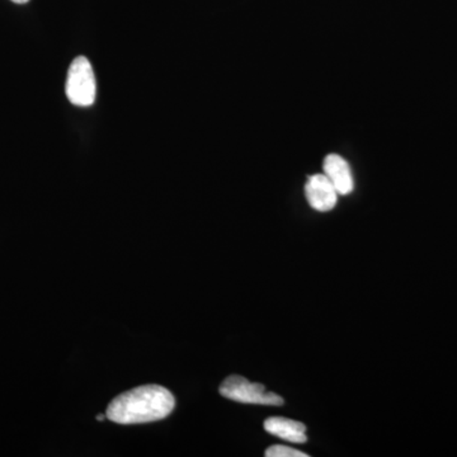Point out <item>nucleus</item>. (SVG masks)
<instances>
[{"mask_svg":"<svg viewBox=\"0 0 457 457\" xmlns=\"http://www.w3.org/2000/svg\"><path fill=\"white\" fill-rule=\"evenodd\" d=\"M176 399L167 387L144 385L120 394L108 404L106 416L119 425H140L170 416Z\"/></svg>","mask_w":457,"mask_h":457,"instance_id":"1","label":"nucleus"},{"mask_svg":"<svg viewBox=\"0 0 457 457\" xmlns=\"http://www.w3.org/2000/svg\"><path fill=\"white\" fill-rule=\"evenodd\" d=\"M65 92L66 97L75 106L88 107L95 104L97 86L95 71L87 57H77L71 62L66 78Z\"/></svg>","mask_w":457,"mask_h":457,"instance_id":"2","label":"nucleus"},{"mask_svg":"<svg viewBox=\"0 0 457 457\" xmlns=\"http://www.w3.org/2000/svg\"><path fill=\"white\" fill-rule=\"evenodd\" d=\"M220 394L224 398L234 400L245 404L279 405L284 404V399L278 394L267 392L262 384L251 383L243 376H228L220 385Z\"/></svg>","mask_w":457,"mask_h":457,"instance_id":"3","label":"nucleus"},{"mask_svg":"<svg viewBox=\"0 0 457 457\" xmlns=\"http://www.w3.org/2000/svg\"><path fill=\"white\" fill-rule=\"evenodd\" d=\"M305 195L312 209L320 212H330L338 203V192L326 174L312 176L306 182Z\"/></svg>","mask_w":457,"mask_h":457,"instance_id":"4","label":"nucleus"},{"mask_svg":"<svg viewBox=\"0 0 457 457\" xmlns=\"http://www.w3.org/2000/svg\"><path fill=\"white\" fill-rule=\"evenodd\" d=\"M324 174L335 186L339 196H347L354 188L353 176L350 164L337 154L328 155L324 161Z\"/></svg>","mask_w":457,"mask_h":457,"instance_id":"5","label":"nucleus"},{"mask_svg":"<svg viewBox=\"0 0 457 457\" xmlns=\"http://www.w3.org/2000/svg\"><path fill=\"white\" fill-rule=\"evenodd\" d=\"M263 427L270 435L291 442V444H303L308 441L305 425L297 420L284 417H272L264 422Z\"/></svg>","mask_w":457,"mask_h":457,"instance_id":"6","label":"nucleus"},{"mask_svg":"<svg viewBox=\"0 0 457 457\" xmlns=\"http://www.w3.org/2000/svg\"><path fill=\"white\" fill-rule=\"evenodd\" d=\"M267 457H309L308 453L302 451L291 449L285 445H273L264 453Z\"/></svg>","mask_w":457,"mask_h":457,"instance_id":"7","label":"nucleus"},{"mask_svg":"<svg viewBox=\"0 0 457 457\" xmlns=\"http://www.w3.org/2000/svg\"><path fill=\"white\" fill-rule=\"evenodd\" d=\"M12 2L17 3V4H25V3L29 2V0H12Z\"/></svg>","mask_w":457,"mask_h":457,"instance_id":"8","label":"nucleus"},{"mask_svg":"<svg viewBox=\"0 0 457 457\" xmlns=\"http://www.w3.org/2000/svg\"><path fill=\"white\" fill-rule=\"evenodd\" d=\"M104 418H107V416H104V414H98L97 420H99V422H102V420H104Z\"/></svg>","mask_w":457,"mask_h":457,"instance_id":"9","label":"nucleus"}]
</instances>
